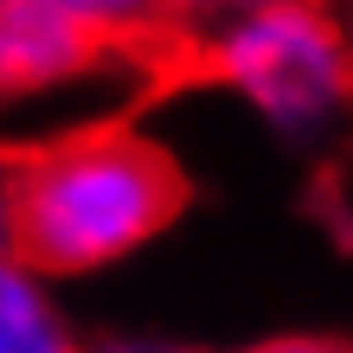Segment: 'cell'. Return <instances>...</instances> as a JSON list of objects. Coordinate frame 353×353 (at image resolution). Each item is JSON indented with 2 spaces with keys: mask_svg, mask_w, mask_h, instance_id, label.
Listing matches in <instances>:
<instances>
[{
  "mask_svg": "<svg viewBox=\"0 0 353 353\" xmlns=\"http://www.w3.org/2000/svg\"><path fill=\"white\" fill-rule=\"evenodd\" d=\"M193 199L180 161L141 129L103 122L0 154V244L13 270H97L129 257Z\"/></svg>",
  "mask_w": 353,
  "mask_h": 353,
  "instance_id": "6da1fadb",
  "label": "cell"
},
{
  "mask_svg": "<svg viewBox=\"0 0 353 353\" xmlns=\"http://www.w3.org/2000/svg\"><path fill=\"white\" fill-rule=\"evenodd\" d=\"M186 77L238 84L276 122H302V116H321L327 103H341L353 90V58H347L341 26L327 13H315L308 0H270L225 39L193 32V46L180 52L168 84H186Z\"/></svg>",
  "mask_w": 353,
  "mask_h": 353,
  "instance_id": "7a4b0ae2",
  "label": "cell"
},
{
  "mask_svg": "<svg viewBox=\"0 0 353 353\" xmlns=\"http://www.w3.org/2000/svg\"><path fill=\"white\" fill-rule=\"evenodd\" d=\"M0 353H77L65 341V327L52 321L46 296L13 263H0Z\"/></svg>",
  "mask_w": 353,
  "mask_h": 353,
  "instance_id": "3957f363",
  "label": "cell"
},
{
  "mask_svg": "<svg viewBox=\"0 0 353 353\" xmlns=\"http://www.w3.org/2000/svg\"><path fill=\"white\" fill-rule=\"evenodd\" d=\"M251 353H353V347H341V341H263Z\"/></svg>",
  "mask_w": 353,
  "mask_h": 353,
  "instance_id": "277c9868",
  "label": "cell"
},
{
  "mask_svg": "<svg viewBox=\"0 0 353 353\" xmlns=\"http://www.w3.org/2000/svg\"><path fill=\"white\" fill-rule=\"evenodd\" d=\"M141 7H148V13H168V19H174V7H205V0H141Z\"/></svg>",
  "mask_w": 353,
  "mask_h": 353,
  "instance_id": "5b68a950",
  "label": "cell"
}]
</instances>
